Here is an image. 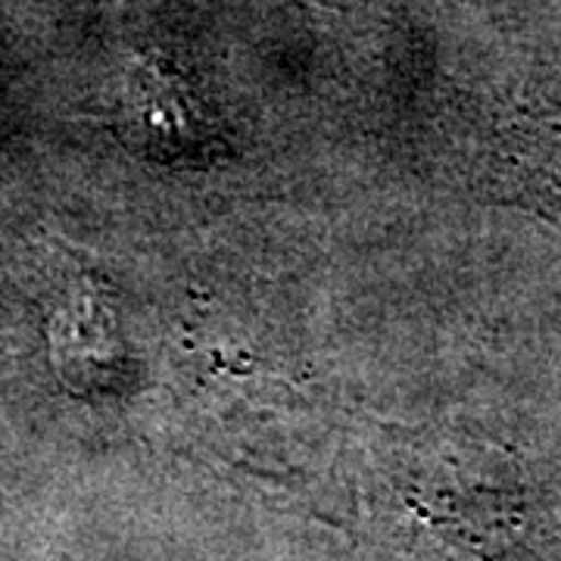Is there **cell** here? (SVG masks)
Here are the masks:
<instances>
[{"label": "cell", "instance_id": "1", "mask_svg": "<svg viewBox=\"0 0 561 561\" xmlns=\"http://www.w3.org/2000/svg\"><path fill=\"white\" fill-rule=\"evenodd\" d=\"M50 346L54 362L69 383L116 375V365L125 362L116 316L91 290L76 294L54 316Z\"/></svg>", "mask_w": 561, "mask_h": 561}, {"label": "cell", "instance_id": "2", "mask_svg": "<svg viewBox=\"0 0 561 561\" xmlns=\"http://www.w3.org/2000/svg\"><path fill=\"white\" fill-rule=\"evenodd\" d=\"M502 165L518 201L561 225V116L515 125L505 138Z\"/></svg>", "mask_w": 561, "mask_h": 561}]
</instances>
